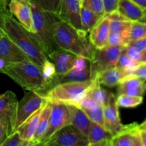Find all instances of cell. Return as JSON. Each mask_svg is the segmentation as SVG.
I'll use <instances>...</instances> for the list:
<instances>
[{"label": "cell", "mask_w": 146, "mask_h": 146, "mask_svg": "<svg viewBox=\"0 0 146 146\" xmlns=\"http://www.w3.org/2000/svg\"><path fill=\"white\" fill-rule=\"evenodd\" d=\"M80 1V5H81V7L82 6V4H83V1H84V0H79Z\"/></svg>", "instance_id": "681fc988"}, {"label": "cell", "mask_w": 146, "mask_h": 146, "mask_svg": "<svg viewBox=\"0 0 146 146\" xmlns=\"http://www.w3.org/2000/svg\"><path fill=\"white\" fill-rule=\"evenodd\" d=\"M91 78H92L91 72H90V64L88 66L85 67L82 69L74 67L72 69L64 74H61V75H56L55 74L54 76L49 81L48 84H47V88L44 93L50 91V89L59 84L69 82H82V81L90 80Z\"/></svg>", "instance_id": "5bb4252c"}, {"label": "cell", "mask_w": 146, "mask_h": 146, "mask_svg": "<svg viewBox=\"0 0 146 146\" xmlns=\"http://www.w3.org/2000/svg\"><path fill=\"white\" fill-rule=\"evenodd\" d=\"M7 137H8V135H7L5 128L2 125V123L0 122V146H1L4 141L7 139Z\"/></svg>", "instance_id": "b9f144b4"}, {"label": "cell", "mask_w": 146, "mask_h": 146, "mask_svg": "<svg viewBox=\"0 0 146 146\" xmlns=\"http://www.w3.org/2000/svg\"><path fill=\"white\" fill-rule=\"evenodd\" d=\"M61 1L62 0H31V2L40 6L44 11L52 12L58 16L61 7Z\"/></svg>", "instance_id": "1f68e13d"}, {"label": "cell", "mask_w": 146, "mask_h": 146, "mask_svg": "<svg viewBox=\"0 0 146 146\" xmlns=\"http://www.w3.org/2000/svg\"><path fill=\"white\" fill-rule=\"evenodd\" d=\"M110 20L107 17H103L90 31L89 39L97 49H101L107 46L110 34Z\"/></svg>", "instance_id": "ac0fdd59"}, {"label": "cell", "mask_w": 146, "mask_h": 146, "mask_svg": "<svg viewBox=\"0 0 146 146\" xmlns=\"http://www.w3.org/2000/svg\"><path fill=\"white\" fill-rule=\"evenodd\" d=\"M125 48L129 56H130L132 59L134 60L135 61H136V62H137L139 64L140 56H141V53L138 52V51H136L135 48H133V47L129 46H126Z\"/></svg>", "instance_id": "60d3db41"}, {"label": "cell", "mask_w": 146, "mask_h": 146, "mask_svg": "<svg viewBox=\"0 0 146 146\" xmlns=\"http://www.w3.org/2000/svg\"><path fill=\"white\" fill-rule=\"evenodd\" d=\"M138 63L135 61L134 60H133L129 56L127 53V51H126L125 46L122 49L121 53H120V56H119L115 67L126 70L127 71V74H129V72L133 68H135L136 66L138 65Z\"/></svg>", "instance_id": "f546056e"}, {"label": "cell", "mask_w": 146, "mask_h": 146, "mask_svg": "<svg viewBox=\"0 0 146 146\" xmlns=\"http://www.w3.org/2000/svg\"><path fill=\"white\" fill-rule=\"evenodd\" d=\"M50 61L55 67L56 75L68 72L74 67L77 56L62 48H59L49 56Z\"/></svg>", "instance_id": "2e32d148"}, {"label": "cell", "mask_w": 146, "mask_h": 146, "mask_svg": "<svg viewBox=\"0 0 146 146\" xmlns=\"http://www.w3.org/2000/svg\"><path fill=\"white\" fill-rule=\"evenodd\" d=\"M7 12H9V8H6V7L0 6V38L5 34V31H4V24H5L4 15Z\"/></svg>", "instance_id": "ab89813d"}, {"label": "cell", "mask_w": 146, "mask_h": 146, "mask_svg": "<svg viewBox=\"0 0 146 146\" xmlns=\"http://www.w3.org/2000/svg\"><path fill=\"white\" fill-rule=\"evenodd\" d=\"M103 1H104L105 16L117 10L119 0H103Z\"/></svg>", "instance_id": "f35d334b"}, {"label": "cell", "mask_w": 146, "mask_h": 146, "mask_svg": "<svg viewBox=\"0 0 146 146\" xmlns=\"http://www.w3.org/2000/svg\"><path fill=\"white\" fill-rule=\"evenodd\" d=\"M127 46L133 47L138 52L142 53L146 49V37L129 41Z\"/></svg>", "instance_id": "74e56055"}, {"label": "cell", "mask_w": 146, "mask_h": 146, "mask_svg": "<svg viewBox=\"0 0 146 146\" xmlns=\"http://www.w3.org/2000/svg\"><path fill=\"white\" fill-rule=\"evenodd\" d=\"M31 0H10L9 10L11 15L30 32H33Z\"/></svg>", "instance_id": "7c38bea8"}, {"label": "cell", "mask_w": 146, "mask_h": 146, "mask_svg": "<svg viewBox=\"0 0 146 146\" xmlns=\"http://www.w3.org/2000/svg\"><path fill=\"white\" fill-rule=\"evenodd\" d=\"M131 1L146 9V0H131Z\"/></svg>", "instance_id": "ee69618b"}, {"label": "cell", "mask_w": 146, "mask_h": 146, "mask_svg": "<svg viewBox=\"0 0 146 146\" xmlns=\"http://www.w3.org/2000/svg\"><path fill=\"white\" fill-rule=\"evenodd\" d=\"M145 91H146V84H145Z\"/></svg>", "instance_id": "f907efd6"}, {"label": "cell", "mask_w": 146, "mask_h": 146, "mask_svg": "<svg viewBox=\"0 0 146 146\" xmlns=\"http://www.w3.org/2000/svg\"><path fill=\"white\" fill-rule=\"evenodd\" d=\"M68 106L70 111L71 124L87 138L91 125V120L87 116V113L79 107L74 105H68Z\"/></svg>", "instance_id": "ffe728a7"}, {"label": "cell", "mask_w": 146, "mask_h": 146, "mask_svg": "<svg viewBox=\"0 0 146 146\" xmlns=\"http://www.w3.org/2000/svg\"><path fill=\"white\" fill-rule=\"evenodd\" d=\"M6 64H7V62L4 60H3L2 58H0V72L4 68V67L5 66Z\"/></svg>", "instance_id": "7dc6e473"}, {"label": "cell", "mask_w": 146, "mask_h": 146, "mask_svg": "<svg viewBox=\"0 0 146 146\" xmlns=\"http://www.w3.org/2000/svg\"><path fill=\"white\" fill-rule=\"evenodd\" d=\"M31 7L32 34L49 57L52 53L60 48L56 42L54 30V23L59 16L52 12L44 11L34 3L31 2Z\"/></svg>", "instance_id": "277c9868"}, {"label": "cell", "mask_w": 146, "mask_h": 146, "mask_svg": "<svg viewBox=\"0 0 146 146\" xmlns=\"http://www.w3.org/2000/svg\"><path fill=\"white\" fill-rule=\"evenodd\" d=\"M127 75L128 74L126 70L115 67L100 72L96 76L97 77L100 85L107 87H114L119 85L122 79Z\"/></svg>", "instance_id": "7402d4cb"}, {"label": "cell", "mask_w": 146, "mask_h": 146, "mask_svg": "<svg viewBox=\"0 0 146 146\" xmlns=\"http://www.w3.org/2000/svg\"><path fill=\"white\" fill-rule=\"evenodd\" d=\"M110 146H143L140 125L137 123L123 125V128L112 137Z\"/></svg>", "instance_id": "8fae6325"}, {"label": "cell", "mask_w": 146, "mask_h": 146, "mask_svg": "<svg viewBox=\"0 0 146 146\" xmlns=\"http://www.w3.org/2000/svg\"><path fill=\"white\" fill-rule=\"evenodd\" d=\"M44 146H89V141L77 128L70 124L57 131Z\"/></svg>", "instance_id": "9c48e42d"}, {"label": "cell", "mask_w": 146, "mask_h": 146, "mask_svg": "<svg viewBox=\"0 0 146 146\" xmlns=\"http://www.w3.org/2000/svg\"><path fill=\"white\" fill-rule=\"evenodd\" d=\"M97 77L82 82L59 84L42 96L50 103H63L77 106L97 82Z\"/></svg>", "instance_id": "5b68a950"}, {"label": "cell", "mask_w": 146, "mask_h": 146, "mask_svg": "<svg viewBox=\"0 0 146 146\" xmlns=\"http://www.w3.org/2000/svg\"><path fill=\"white\" fill-rule=\"evenodd\" d=\"M131 24L132 21H130V20H125V21L112 20L110 23V32L117 33V34L123 35L127 39V44H128L129 31H130Z\"/></svg>", "instance_id": "4316f807"}, {"label": "cell", "mask_w": 146, "mask_h": 146, "mask_svg": "<svg viewBox=\"0 0 146 146\" xmlns=\"http://www.w3.org/2000/svg\"><path fill=\"white\" fill-rule=\"evenodd\" d=\"M140 137L143 146H146V129H140Z\"/></svg>", "instance_id": "7bdbcfd3"}, {"label": "cell", "mask_w": 146, "mask_h": 146, "mask_svg": "<svg viewBox=\"0 0 146 146\" xmlns=\"http://www.w3.org/2000/svg\"><path fill=\"white\" fill-rule=\"evenodd\" d=\"M47 102V100L38 93L31 91L24 93L23 98L17 104L14 131L33 114L44 108Z\"/></svg>", "instance_id": "8992f818"}, {"label": "cell", "mask_w": 146, "mask_h": 146, "mask_svg": "<svg viewBox=\"0 0 146 146\" xmlns=\"http://www.w3.org/2000/svg\"><path fill=\"white\" fill-rule=\"evenodd\" d=\"M128 75L135 76L143 81H146V63L139 64L129 72Z\"/></svg>", "instance_id": "8d00e7d4"}, {"label": "cell", "mask_w": 146, "mask_h": 146, "mask_svg": "<svg viewBox=\"0 0 146 146\" xmlns=\"http://www.w3.org/2000/svg\"><path fill=\"white\" fill-rule=\"evenodd\" d=\"M1 146H27L25 141L21 138L18 131L9 135Z\"/></svg>", "instance_id": "836d02e7"}, {"label": "cell", "mask_w": 146, "mask_h": 146, "mask_svg": "<svg viewBox=\"0 0 146 146\" xmlns=\"http://www.w3.org/2000/svg\"><path fill=\"white\" fill-rule=\"evenodd\" d=\"M0 73L6 74L24 90L44 94L47 88L41 68L30 60L7 63Z\"/></svg>", "instance_id": "3957f363"}, {"label": "cell", "mask_w": 146, "mask_h": 146, "mask_svg": "<svg viewBox=\"0 0 146 146\" xmlns=\"http://www.w3.org/2000/svg\"><path fill=\"white\" fill-rule=\"evenodd\" d=\"M18 101L15 94L11 91L0 95V122L5 128L7 135L14 132Z\"/></svg>", "instance_id": "30bf717a"}, {"label": "cell", "mask_w": 146, "mask_h": 146, "mask_svg": "<svg viewBox=\"0 0 146 146\" xmlns=\"http://www.w3.org/2000/svg\"><path fill=\"white\" fill-rule=\"evenodd\" d=\"M80 18L82 30L88 34L92 29L93 27H95L101 21L103 17L82 6L80 9Z\"/></svg>", "instance_id": "d4e9b609"}, {"label": "cell", "mask_w": 146, "mask_h": 146, "mask_svg": "<svg viewBox=\"0 0 146 146\" xmlns=\"http://www.w3.org/2000/svg\"><path fill=\"white\" fill-rule=\"evenodd\" d=\"M113 135L101 125L91 123L87 139L89 146H110Z\"/></svg>", "instance_id": "44dd1931"}, {"label": "cell", "mask_w": 146, "mask_h": 146, "mask_svg": "<svg viewBox=\"0 0 146 146\" xmlns=\"http://www.w3.org/2000/svg\"><path fill=\"white\" fill-rule=\"evenodd\" d=\"M70 124H71V118L68 105L63 103H52L48 127L38 145L44 146L57 131Z\"/></svg>", "instance_id": "52a82bcc"}, {"label": "cell", "mask_w": 146, "mask_h": 146, "mask_svg": "<svg viewBox=\"0 0 146 146\" xmlns=\"http://www.w3.org/2000/svg\"><path fill=\"white\" fill-rule=\"evenodd\" d=\"M42 109L43 108L39 110L34 114H33L27 121H24L17 130L19 133L21 138L26 142L27 146H29V145L30 141H31V138H32L33 135L35 133L37 124H38L39 118H40V114H41Z\"/></svg>", "instance_id": "cb8c5ba5"}, {"label": "cell", "mask_w": 146, "mask_h": 146, "mask_svg": "<svg viewBox=\"0 0 146 146\" xmlns=\"http://www.w3.org/2000/svg\"><path fill=\"white\" fill-rule=\"evenodd\" d=\"M87 113L92 122H94L104 128V106L96 104L89 109L83 110Z\"/></svg>", "instance_id": "83f0119b"}, {"label": "cell", "mask_w": 146, "mask_h": 146, "mask_svg": "<svg viewBox=\"0 0 146 146\" xmlns=\"http://www.w3.org/2000/svg\"><path fill=\"white\" fill-rule=\"evenodd\" d=\"M9 1L10 0H0V6L6 7V8H9Z\"/></svg>", "instance_id": "bcb514c9"}, {"label": "cell", "mask_w": 146, "mask_h": 146, "mask_svg": "<svg viewBox=\"0 0 146 146\" xmlns=\"http://www.w3.org/2000/svg\"><path fill=\"white\" fill-rule=\"evenodd\" d=\"M127 41L123 35L117 33L110 32L107 41V45L113 46H126Z\"/></svg>", "instance_id": "e575fe53"}, {"label": "cell", "mask_w": 146, "mask_h": 146, "mask_svg": "<svg viewBox=\"0 0 146 146\" xmlns=\"http://www.w3.org/2000/svg\"><path fill=\"white\" fill-rule=\"evenodd\" d=\"M42 71L43 76H44V79H45L47 84H48L49 81H50L56 74L55 67H54V64H53L50 60H49V61L44 64L43 68H42Z\"/></svg>", "instance_id": "d590c367"}, {"label": "cell", "mask_w": 146, "mask_h": 146, "mask_svg": "<svg viewBox=\"0 0 146 146\" xmlns=\"http://www.w3.org/2000/svg\"><path fill=\"white\" fill-rule=\"evenodd\" d=\"M5 34L23 52L29 59L42 68L50 60L32 33L24 28L10 12L4 15Z\"/></svg>", "instance_id": "6da1fadb"}, {"label": "cell", "mask_w": 146, "mask_h": 146, "mask_svg": "<svg viewBox=\"0 0 146 146\" xmlns=\"http://www.w3.org/2000/svg\"><path fill=\"white\" fill-rule=\"evenodd\" d=\"M146 37V23L132 21L129 31V41Z\"/></svg>", "instance_id": "4dcf8cb0"}, {"label": "cell", "mask_w": 146, "mask_h": 146, "mask_svg": "<svg viewBox=\"0 0 146 146\" xmlns=\"http://www.w3.org/2000/svg\"><path fill=\"white\" fill-rule=\"evenodd\" d=\"M145 81L133 75H127L122 79L117 88V95L143 96L145 91Z\"/></svg>", "instance_id": "d6986e66"}, {"label": "cell", "mask_w": 146, "mask_h": 146, "mask_svg": "<svg viewBox=\"0 0 146 146\" xmlns=\"http://www.w3.org/2000/svg\"><path fill=\"white\" fill-rule=\"evenodd\" d=\"M140 129H146V119L141 124H140Z\"/></svg>", "instance_id": "c3c4849f"}, {"label": "cell", "mask_w": 146, "mask_h": 146, "mask_svg": "<svg viewBox=\"0 0 146 146\" xmlns=\"http://www.w3.org/2000/svg\"><path fill=\"white\" fill-rule=\"evenodd\" d=\"M82 6L87 7V9L101 17H105V11H104L103 0H84Z\"/></svg>", "instance_id": "d6a6232c"}, {"label": "cell", "mask_w": 146, "mask_h": 146, "mask_svg": "<svg viewBox=\"0 0 146 146\" xmlns=\"http://www.w3.org/2000/svg\"><path fill=\"white\" fill-rule=\"evenodd\" d=\"M80 9L81 5L79 0H62L59 17L77 29L83 31Z\"/></svg>", "instance_id": "9a60e30c"}, {"label": "cell", "mask_w": 146, "mask_h": 146, "mask_svg": "<svg viewBox=\"0 0 146 146\" xmlns=\"http://www.w3.org/2000/svg\"><path fill=\"white\" fill-rule=\"evenodd\" d=\"M124 47L107 45L101 49L95 48L94 58L92 61H90L92 78L95 77L100 72L115 68L119 56Z\"/></svg>", "instance_id": "ba28073f"}, {"label": "cell", "mask_w": 146, "mask_h": 146, "mask_svg": "<svg viewBox=\"0 0 146 146\" xmlns=\"http://www.w3.org/2000/svg\"><path fill=\"white\" fill-rule=\"evenodd\" d=\"M110 94V93H108L105 90L101 88L100 83L97 81L95 85L87 93V96L90 97L97 104L104 106L107 104V101H108Z\"/></svg>", "instance_id": "484cf974"}, {"label": "cell", "mask_w": 146, "mask_h": 146, "mask_svg": "<svg viewBox=\"0 0 146 146\" xmlns=\"http://www.w3.org/2000/svg\"><path fill=\"white\" fill-rule=\"evenodd\" d=\"M0 58L7 63H17L29 60L6 34L0 38Z\"/></svg>", "instance_id": "e0dca14e"}, {"label": "cell", "mask_w": 146, "mask_h": 146, "mask_svg": "<svg viewBox=\"0 0 146 146\" xmlns=\"http://www.w3.org/2000/svg\"><path fill=\"white\" fill-rule=\"evenodd\" d=\"M145 63H146V49L141 53V56L139 61V64H145Z\"/></svg>", "instance_id": "f6af8a7d"}, {"label": "cell", "mask_w": 146, "mask_h": 146, "mask_svg": "<svg viewBox=\"0 0 146 146\" xmlns=\"http://www.w3.org/2000/svg\"><path fill=\"white\" fill-rule=\"evenodd\" d=\"M52 112V103L47 102L42 111L39 118L38 124H37V129L35 133L31 138L29 146L38 145L41 141L44 133L46 132L48 127L49 120H50V115Z\"/></svg>", "instance_id": "603a6c76"}, {"label": "cell", "mask_w": 146, "mask_h": 146, "mask_svg": "<svg viewBox=\"0 0 146 146\" xmlns=\"http://www.w3.org/2000/svg\"><path fill=\"white\" fill-rule=\"evenodd\" d=\"M104 128L113 136L123 128V125L120 121L116 98L111 93L109 95L107 104L104 106Z\"/></svg>", "instance_id": "4fadbf2b"}, {"label": "cell", "mask_w": 146, "mask_h": 146, "mask_svg": "<svg viewBox=\"0 0 146 146\" xmlns=\"http://www.w3.org/2000/svg\"><path fill=\"white\" fill-rule=\"evenodd\" d=\"M54 37L60 48L83 56L92 61L95 48L87 36V33L73 27L58 17L54 23Z\"/></svg>", "instance_id": "7a4b0ae2"}, {"label": "cell", "mask_w": 146, "mask_h": 146, "mask_svg": "<svg viewBox=\"0 0 146 146\" xmlns=\"http://www.w3.org/2000/svg\"><path fill=\"white\" fill-rule=\"evenodd\" d=\"M118 107L122 108H135L140 105L143 101V96H130L120 94L116 98Z\"/></svg>", "instance_id": "f1b7e54d"}]
</instances>
